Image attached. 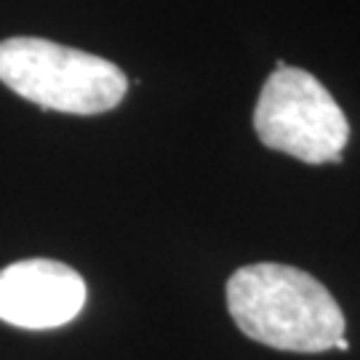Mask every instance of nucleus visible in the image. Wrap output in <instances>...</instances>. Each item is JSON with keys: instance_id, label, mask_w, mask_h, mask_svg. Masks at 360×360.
Listing matches in <instances>:
<instances>
[{"instance_id": "2", "label": "nucleus", "mask_w": 360, "mask_h": 360, "mask_svg": "<svg viewBox=\"0 0 360 360\" xmlns=\"http://www.w3.org/2000/svg\"><path fill=\"white\" fill-rule=\"evenodd\" d=\"M0 80L27 102L70 115L107 112L129 89L112 62L46 38L0 40Z\"/></svg>"}, {"instance_id": "1", "label": "nucleus", "mask_w": 360, "mask_h": 360, "mask_svg": "<svg viewBox=\"0 0 360 360\" xmlns=\"http://www.w3.org/2000/svg\"><path fill=\"white\" fill-rule=\"evenodd\" d=\"M227 309L248 339L285 352H326L345 336L331 291L288 264L259 262L232 272Z\"/></svg>"}, {"instance_id": "4", "label": "nucleus", "mask_w": 360, "mask_h": 360, "mask_svg": "<svg viewBox=\"0 0 360 360\" xmlns=\"http://www.w3.org/2000/svg\"><path fill=\"white\" fill-rule=\"evenodd\" d=\"M86 304V283L53 259H25L0 270V321L46 331L75 321Z\"/></svg>"}, {"instance_id": "3", "label": "nucleus", "mask_w": 360, "mask_h": 360, "mask_svg": "<svg viewBox=\"0 0 360 360\" xmlns=\"http://www.w3.org/2000/svg\"><path fill=\"white\" fill-rule=\"evenodd\" d=\"M254 129L264 147L309 163H342L349 123L342 107L315 75L299 67L278 70L262 86Z\"/></svg>"}, {"instance_id": "5", "label": "nucleus", "mask_w": 360, "mask_h": 360, "mask_svg": "<svg viewBox=\"0 0 360 360\" xmlns=\"http://www.w3.org/2000/svg\"><path fill=\"white\" fill-rule=\"evenodd\" d=\"M334 347H336V349H342V352H349V342H347V339H345V336H342V339L336 342Z\"/></svg>"}]
</instances>
